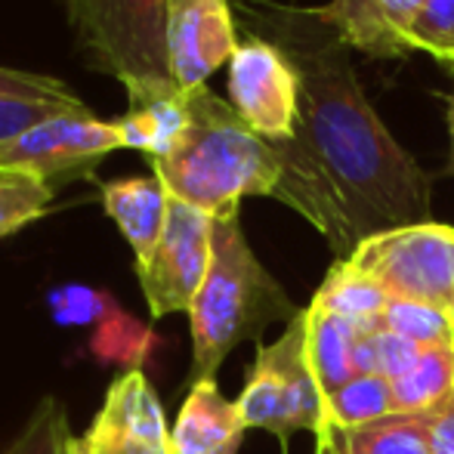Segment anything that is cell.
Returning <instances> with one entry per match:
<instances>
[{
    "instance_id": "8fae6325",
    "label": "cell",
    "mask_w": 454,
    "mask_h": 454,
    "mask_svg": "<svg viewBox=\"0 0 454 454\" xmlns=\"http://www.w3.org/2000/svg\"><path fill=\"white\" fill-rule=\"evenodd\" d=\"M239 28L229 0H170L168 68L180 90L207 87L216 68L229 66L239 50Z\"/></svg>"
},
{
    "instance_id": "83f0119b",
    "label": "cell",
    "mask_w": 454,
    "mask_h": 454,
    "mask_svg": "<svg viewBox=\"0 0 454 454\" xmlns=\"http://www.w3.org/2000/svg\"><path fill=\"white\" fill-rule=\"evenodd\" d=\"M0 96L66 102V106L81 102L72 87L62 84L59 78H50V74H41V72H25V68H10V66H0Z\"/></svg>"
},
{
    "instance_id": "4fadbf2b",
    "label": "cell",
    "mask_w": 454,
    "mask_h": 454,
    "mask_svg": "<svg viewBox=\"0 0 454 454\" xmlns=\"http://www.w3.org/2000/svg\"><path fill=\"white\" fill-rule=\"evenodd\" d=\"M245 433L239 405L223 395L216 380H198L170 427V442L174 454H239Z\"/></svg>"
},
{
    "instance_id": "9a60e30c",
    "label": "cell",
    "mask_w": 454,
    "mask_h": 454,
    "mask_svg": "<svg viewBox=\"0 0 454 454\" xmlns=\"http://www.w3.org/2000/svg\"><path fill=\"white\" fill-rule=\"evenodd\" d=\"M99 198L108 220L118 226L124 241L130 245L137 266L152 257L168 226L170 192L164 183L152 176H124V180L99 183Z\"/></svg>"
},
{
    "instance_id": "603a6c76",
    "label": "cell",
    "mask_w": 454,
    "mask_h": 454,
    "mask_svg": "<svg viewBox=\"0 0 454 454\" xmlns=\"http://www.w3.org/2000/svg\"><path fill=\"white\" fill-rule=\"evenodd\" d=\"M72 430H68V414L59 399L43 395L35 405L31 418L19 430L0 454H72Z\"/></svg>"
},
{
    "instance_id": "7a4b0ae2",
    "label": "cell",
    "mask_w": 454,
    "mask_h": 454,
    "mask_svg": "<svg viewBox=\"0 0 454 454\" xmlns=\"http://www.w3.org/2000/svg\"><path fill=\"white\" fill-rule=\"evenodd\" d=\"M189 130L168 158L152 161L170 198L216 216L239 214L245 198H272L281 161L272 143L251 130L229 99L207 87L189 93Z\"/></svg>"
},
{
    "instance_id": "ba28073f",
    "label": "cell",
    "mask_w": 454,
    "mask_h": 454,
    "mask_svg": "<svg viewBox=\"0 0 454 454\" xmlns=\"http://www.w3.org/2000/svg\"><path fill=\"white\" fill-rule=\"evenodd\" d=\"M214 216L170 198L168 226L145 263L137 266L143 297L155 318L189 312L210 270Z\"/></svg>"
},
{
    "instance_id": "30bf717a",
    "label": "cell",
    "mask_w": 454,
    "mask_h": 454,
    "mask_svg": "<svg viewBox=\"0 0 454 454\" xmlns=\"http://www.w3.org/2000/svg\"><path fill=\"white\" fill-rule=\"evenodd\" d=\"M72 454H174L164 405L143 368L114 377L90 427L72 439Z\"/></svg>"
},
{
    "instance_id": "277c9868",
    "label": "cell",
    "mask_w": 454,
    "mask_h": 454,
    "mask_svg": "<svg viewBox=\"0 0 454 454\" xmlns=\"http://www.w3.org/2000/svg\"><path fill=\"white\" fill-rule=\"evenodd\" d=\"M81 56L127 93L174 84L168 68L170 0H59Z\"/></svg>"
},
{
    "instance_id": "836d02e7",
    "label": "cell",
    "mask_w": 454,
    "mask_h": 454,
    "mask_svg": "<svg viewBox=\"0 0 454 454\" xmlns=\"http://www.w3.org/2000/svg\"><path fill=\"white\" fill-rule=\"evenodd\" d=\"M451 322H454V309H451Z\"/></svg>"
},
{
    "instance_id": "9c48e42d",
    "label": "cell",
    "mask_w": 454,
    "mask_h": 454,
    "mask_svg": "<svg viewBox=\"0 0 454 454\" xmlns=\"http://www.w3.org/2000/svg\"><path fill=\"white\" fill-rule=\"evenodd\" d=\"M229 102L266 143H287L300 121V78L294 62L266 37L251 35L229 59Z\"/></svg>"
},
{
    "instance_id": "d6986e66",
    "label": "cell",
    "mask_w": 454,
    "mask_h": 454,
    "mask_svg": "<svg viewBox=\"0 0 454 454\" xmlns=\"http://www.w3.org/2000/svg\"><path fill=\"white\" fill-rule=\"evenodd\" d=\"M389 414H395L393 380L377 374L353 377L347 387H340L334 395L325 399V427H334L340 433L374 424Z\"/></svg>"
},
{
    "instance_id": "ffe728a7",
    "label": "cell",
    "mask_w": 454,
    "mask_h": 454,
    "mask_svg": "<svg viewBox=\"0 0 454 454\" xmlns=\"http://www.w3.org/2000/svg\"><path fill=\"white\" fill-rule=\"evenodd\" d=\"M347 454H433L424 414H389L374 424L340 433Z\"/></svg>"
},
{
    "instance_id": "5b68a950",
    "label": "cell",
    "mask_w": 454,
    "mask_h": 454,
    "mask_svg": "<svg viewBox=\"0 0 454 454\" xmlns=\"http://www.w3.org/2000/svg\"><path fill=\"white\" fill-rule=\"evenodd\" d=\"M247 430L272 433L285 442L294 433L325 430V395L306 353V312L287 322L285 334L257 349L251 374L235 399Z\"/></svg>"
},
{
    "instance_id": "52a82bcc",
    "label": "cell",
    "mask_w": 454,
    "mask_h": 454,
    "mask_svg": "<svg viewBox=\"0 0 454 454\" xmlns=\"http://www.w3.org/2000/svg\"><path fill=\"white\" fill-rule=\"evenodd\" d=\"M124 149L114 121L96 118L90 108L53 114L0 145V168L25 170L56 189L66 180L90 176L96 164Z\"/></svg>"
},
{
    "instance_id": "5bb4252c",
    "label": "cell",
    "mask_w": 454,
    "mask_h": 454,
    "mask_svg": "<svg viewBox=\"0 0 454 454\" xmlns=\"http://www.w3.org/2000/svg\"><path fill=\"white\" fill-rule=\"evenodd\" d=\"M189 93L176 84L127 93V112L114 118L124 149L145 152L152 161L168 158L189 130Z\"/></svg>"
},
{
    "instance_id": "f1b7e54d",
    "label": "cell",
    "mask_w": 454,
    "mask_h": 454,
    "mask_svg": "<svg viewBox=\"0 0 454 454\" xmlns=\"http://www.w3.org/2000/svg\"><path fill=\"white\" fill-rule=\"evenodd\" d=\"M371 340H374V368L377 377H387V380H399L420 356V347L405 337L393 334L387 328L371 331Z\"/></svg>"
},
{
    "instance_id": "e0dca14e",
    "label": "cell",
    "mask_w": 454,
    "mask_h": 454,
    "mask_svg": "<svg viewBox=\"0 0 454 454\" xmlns=\"http://www.w3.org/2000/svg\"><path fill=\"white\" fill-rule=\"evenodd\" d=\"M312 306L331 312V316H340L356 328H383V312L389 306V297L374 278L356 270L349 260H337L312 297Z\"/></svg>"
},
{
    "instance_id": "7c38bea8",
    "label": "cell",
    "mask_w": 454,
    "mask_h": 454,
    "mask_svg": "<svg viewBox=\"0 0 454 454\" xmlns=\"http://www.w3.org/2000/svg\"><path fill=\"white\" fill-rule=\"evenodd\" d=\"M427 0H331L309 6L318 22L331 25L349 50L374 59H402L411 53L408 28Z\"/></svg>"
},
{
    "instance_id": "3957f363",
    "label": "cell",
    "mask_w": 454,
    "mask_h": 454,
    "mask_svg": "<svg viewBox=\"0 0 454 454\" xmlns=\"http://www.w3.org/2000/svg\"><path fill=\"white\" fill-rule=\"evenodd\" d=\"M297 306L251 251L241 216H216L210 270L189 309L192 383L216 380L239 343L254 340L272 322H294Z\"/></svg>"
},
{
    "instance_id": "ac0fdd59",
    "label": "cell",
    "mask_w": 454,
    "mask_h": 454,
    "mask_svg": "<svg viewBox=\"0 0 454 454\" xmlns=\"http://www.w3.org/2000/svg\"><path fill=\"white\" fill-rule=\"evenodd\" d=\"M454 393V343L420 349L418 362L393 380V402L399 414H424Z\"/></svg>"
},
{
    "instance_id": "2e32d148",
    "label": "cell",
    "mask_w": 454,
    "mask_h": 454,
    "mask_svg": "<svg viewBox=\"0 0 454 454\" xmlns=\"http://www.w3.org/2000/svg\"><path fill=\"white\" fill-rule=\"evenodd\" d=\"M306 353H309L312 374L318 380L322 395H334L340 387H347L356 374V334L359 328L343 322L340 316L318 309V306H306Z\"/></svg>"
},
{
    "instance_id": "484cf974",
    "label": "cell",
    "mask_w": 454,
    "mask_h": 454,
    "mask_svg": "<svg viewBox=\"0 0 454 454\" xmlns=\"http://www.w3.org/2000/svg\"><path fill=\"white\" fill-rule=\"evenodd\" d=\"M411 53H430L439 62L454 59V0H427L408 28Z\"/></svg>"
},
{
    "instance_id": "1f68e13d",
    "label": "cell",
    "mask_w": 454,
    "mask_h": 454,
    "mask_svg": "<svg viewBox=\"0 0 454 454\" xmlns=\"http://www.w3.org/2000/svg\"><path fill=\"white\" fill-rule=\"evenodd\" d=\"M449 139H451V158H449V174H454V93L449 99Z\"/></svg>"
},
{
    "instance_id": "8992f818",
    "label": "cell",
    "mask_w": 454,
    "mask_h": 454,
    "mask_svg": "<svg viewBox=\"0 0 454 454\" xmlns=\"http://www.w3.org/2000/svg\"><path fill=\"white\" fill-rule=\"evenodd\" d=\"M347 260L374 278L389 300L454 309V226L418 223L377 232Z\"/></svg>"
},
{
    "instance_id": "d6a6232c",
    "label": "cell",
    "mask_w": 454,
    "mask_h": 454,
    "mask_svg": "<svg viewBox=\"0 0 454 454\" xmlns=\"http://www.w3.org/2000/svg\"><path fill=\"white\" fill-rule=\"evenodd\" d=\"M442 66H445V68H449V74H451V78H454V59H449V62H442Z\"/></svg>"
},
{
    "instance_id": "d4e9b609",
    "label": "cell",
    "mask_w": 454,
    "mask_h": 454,
    "mask_svg": "<svg viewBox=\"0 0 454 454\" xmlns=\"http://www.w3.org/2000/svg\"><path fill=\"white\" fill-rule=\"evenodd\" d=\"M50 312L59 325H72V328H90V325H102L114 309L112 297L99 287L90 285H62L50 291Z\"/></svg>"
},
{
    "instance_id": "4dcf8cb0",
    "label": "cell",
    "mask_w": 454,
    "mask_h": 454,
    "mask_svg": "<svg viewBox=\"0 0 454 454\" xmlns=\"http://www.w3.org/2000/svg\"><path fill=\"white\" fill-rule=\"evenodd\" d=\"M318 445H316V454H347L343 451V439H340V430H334V427H325L322 433H318Z\"/></svg>"
},
{
    "instance_id": "6da1fadb",
    "label": "cell",
    "mask_w": 454,
    "mask_h": 454,
    "mask_svg": "<svg viewBox=\"0 0 454 454\" xmlns=\"http://www.w3.org/2000/svg\"><path fill=\"white\" fill-rule=\"evenodd\" d=\"M239 12L251 35L285 50L300 78L297 133L272 143L275 201L309 220L340 260L377 232L430 223V176L368 102L343 37L300 6L241 0Z\"/></svg>"
},
{
    "instance_id": "f546056e",
    "label": "cell",
    "mask_w": 454,
    "mask_h": 454,
    "mask_svg": "<svg viewBox=\"0 0 454 454\" xmlns=\"http://www.w3.org/2000/svg\"><path fill=\"white\" fill-rule=\"evenodd\" d=\"M427 436L433 454H454V393L427 411Z\"/></svg>"
},
{
    "instance_id": "4316f807",
    "label": "cell",
    "mask_w": 454,
    "mask_h": 454,
    "mask_svg": "<svg viewBox=\"0 0 454 454\" xmlns=\"http://www.w3.org/2000/svg\"><path fill=\"white\" fill-rule=\"evenodd\" d=\"M87 108L84 102H47V99H12V96H0V145L10 143L12 137L25 133L28 127L41 124V121L53 118V114H66V112H81Z\"/></svg>"
},
{
    "instance_id": "44dd1931",
    "label": "cell",
    "mask_w": 454,
    "mask_h": 454,
    "mask_svg": "<svg viewBox=\"0 0 454 454\" xmlns=\"http://www.w3.org/2000/svg\"><path fill=\"white\" fill-rule=\"evenodd\" d=\"M53 195V185L37 180L35 174L0 168V239L41 220L50 210Z\"/></svg>"
},
{
    "instance_id": "cb8c5ba5",
    "label": "cell",
    "mask_w": 454,
    "mask_h": 454,
    "mask_svg": "<svg viewBox=\"0 0 454 454\" xmlns=\"http://www.w3.org/2000/svg\"><path fill=\"white\" fill-rule=\"evenodd\" d=\"M383 328L405 340L418 343L420 349L454 343V322L451 312H442L436 306L424 303H405V300H389L383 312Z\"/></svg>"
},
{
    "instance_id": "7402d4cb",
    "label": "cell",
    "mask_w": 454,
    "mask_h": 454,
    "mask_svg": "<svg viewBox=\"0 0 454 454\" xmlns=\"http://www.w3.org/2000/svg\"><path fill=\"white\" fill-rule=\"evenodd\" d=\"M155 347V334L137 318H130L124 309H114L102 325H96V334L90 340L93 356L102 364H124V371L143 368Z\"/></svg>"
}]
</instances>
